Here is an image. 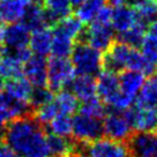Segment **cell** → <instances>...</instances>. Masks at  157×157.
I'll return each mask as SVG.
<instances>
[{
    "label": "cell",
    "mask_w": 157,
    "mask_h": 157,
    "mask_svg": "<svg viewBox=\"0 0 157 157\" xmlns=\"http://www.w3.org/2000/svg\"><path fill=\"white\" fill-rule=\"evenodd\" d=\"M4 139L21 157H49L48 135L34 117L22 116L7 125Z\"/></svg>",
    "instance_id": "cell-1"
},
{
    "label": "cell",
    "mask_w": 157,
    "mask_h": 157,
    "mask_svg": "<svg viewBox=\"0 0 157 157\" xmlns=\"http://www.w3.org/2000/svg\"><path fill=\"white\" fill-rule=\"evenodd\" d=\"M103 68L120 73L123 71H137L144 75L154 73V65L149 61L141 50L124 42L113 43L103 54Z\"/></svg>",
    "instance_id": "cell-2"
},
{
    "label": "cell",
    "mask_w": 157,
    "mask_h": 157,
    "mask_svg": "<svg viewBox=\"0 0 157 157\" xmlns=\"http://www.w3.org/2000/svg\"><path fill=\"white\" fill-rule=\"evenodd\" d=\"M71 63L78 75L96 76L103 69V52L84 43L75 44L71 53Z\"/></svg>",
    "instance_id": "cell-3"
},
{
    "label": "cell",
    "mask_w": 157,
    "mask_h": 157,
    "mask_svg": "<svg viewBox=\"0 0 157 157\" xmlns=\"http://www.w3.org/2000/svg\"><path fill=\"white\" fill-rule=\"evenodd\" d=\"M96 91L97 97L103 102L105 106H110L112 110L127 111L128 108L125 104L120 88L118 74L108 69H102L96 80Z\"/></svg>",
    "instance_id": "cell-4"
},
{
    "label": "cell",
    "mask_w": 157,
    "mask_h": 157,
    "mask_svg": "<svg viewBox=\"0 0 157 157\" xmlns=\"http://www.w3.org/2000/svg\"><path fill=\"white\" fill-rule=\"evenodd\" d=\"M78 152L82 157H132L125 141H117L106 136L81 144Z\"/></svg>",
    "instance_id": "cell-5"
},
{
    "label": "cell",
    "mask_w": 157,
    "mask_h": 157,
    "mask_svg": "<svg viewBox=\"0 0 157 157\" xmlns=\"http://www.w3.org/2000/svg\"><path fill=\"white\" fill-rule=\"evenodd\" d=\"M75 76V69L68 58L52 57L48 61V86L52 91L69 87Z\"/></svg>",
    "instance_id": "cell-6"
},
{
    "label": "cell",
    "mask_w": 157,
    "mask_h": 157,
    "mask_svg": "<svg viewBox=\"0 0 157 157\" xmlns=\"http://www.w3.org/2000/svg\"><path fill=\"white\" fill-rule=\"evenodd\" d=\"M82 36L87 44L101 52H105L114 43L116 33L111 25V21L95 17L93 22L89 23L88 28L83 31Z\"/></svg>",
    "instance_id": "cell-7"
},
{
    "label": "cell",
    "mask_w": 157,
    "mask_h": 157,
    "mask_svg": "<svg viewBox=\"0 0 157 157\" xmlns=\"http://www.w3.org/2000/svg\"><path fill=\"white\" fill-rule=\"evenodd\" d=\"M72 135L76 142L84 144L103 135L102 119L78 112L72 118Z\"/></svg>",
    "instance_id": "cell-8"
},
{
    "label": "cell",
    "mask_w": 157,
    "mask_h": 157,
    "mask_svg": "<svg viewBox=\"0 0 157 157\" xmlns=\"http://www.w3.org/2000/svg\"><path fill=\"white\" fill-rule=\"evenodd\" d=\"M103 134L117 141H127L133 134V128L126 111L111 110L102 118Z\"/></svg>",
    "instance_id": "cell-9"
},
{
    "label": "cell",
    "mask_w": 157,
    "mask_h": 157,
    "mask_svg": "<svg viewBox=\"0 0 157 157\" xmlns=\"http://www.w3.org/2000/svg\"><path fill=\"white\" fill-rule=\"evenodd\" d=\"M120 94L128 109L134 105L146 81V75L137 71H123L118 75Z\"/></svg>",
    "instance_id": "cell-10"
},
{
    "label": "cell",
    "mask_w": 157,
    "mask_h": 157,
    "mask_svg": "<svg viewBox=\"0 0 157 157\" xmlns=\"http://www.w3.org/2000/svg\"><path fill=\"white\" fill-rule=\"evenodd\" d=\"M126 112H127L133 131H135V132H154L157 129L156 109L134 104Z\"/></svg>",
    "instance_id": "cell-11"
},
{
    "label": "cell",
    "mask_w": 157,
    "mask_h": 157,
    "mask_svg": "<svg viewBox=\"0 0 157 157\" xmlns=\"http://www.w3.org/2000/svg\"><path fill=\"white\" fill-rule=\"evenodd\" d=\"M127 143L132 157H157V133L136 132Z\"/></svg>",
    "instance_id": "cell-12"
},
{
    "label": "cell",
    "mask_w": 157,
    "mask_h": 157,
    "mask_svg": "<svg viewBox=\"0 0 157 157\" xmlns=\"http://www.w3.org/2000/svg\"><path fill=\"white\" fill-rule=\"evenodd\" d=\"M23 76L34 88L48 86V61L44 57L31 56L23 65Z\"/></svg>",
    "instance_id": "cell-13"
},
{
    "label": "cell",
    "mask_w": 157,
    "mask_h": 157,
    "mask_svg": "<svg viewBox=\"0 0 157 157\" xmlns=\"http://www.w3.org/2000/svg\"><path fill=\"white\" fill-rule=\"evenodd\" d=\"M30 30L23 22H14L10 25H5V34L2 45L10 51L23 49L29 46Z\"/></svg>",
    "instance_id": "cell-14"
},
{
    "label": "cell",
    "mask_w": 157,
    "mask_h": 157,
    "mask_svg": "<svg viewBox=\"0 0 157 157\" xmlns=\"http://www.w3.org/2000/svg\"><path fill=\"white\" fill-rule=\"evenodd\" d=\"M34 0H0V20L7 23L21 22Z\"/></svg>",
    "instance_id": "cell-15"
},
{
    "label": "cell",
    "mask_w": 157,
    "mask_h": 157,
    "mask_svg": "<svg viewBox=\"0 0 157 157\" xmlns=\"http://www.w3.org/2000/svg\"><path fill=\"white\" fill-rule=\"evenodd\" d=\"M139 21L140 20L137 19L135 10L131 6L124 5L120 7L112 8L111 25H112L116 34L120 35L125 31H127Z\"/></svg>",
    "instance_id": "cell-16"
},
{
    "label": "cell",
    "mask_w": 157,
    "mask_h": 157,
    "mask_svg": "<svg viewBox=\"0 0 157 157\" xmlns=\"http://www.w3.org/2000/svg\"><path fill=\"white\" fill-rule=\"evenodd\" d=\"M69 87H71V91L75 95V97L78 98V102H81V103L97 97L95 76L76 74V76L74 78Z\"/></svg>",
    "instance_id": "cell-17"
},
{
    "label": "cell",
    "mask_w": 157,
    "mask_h": 157,
    "mask_svg": "<svg viewBox=\"0 0 157 157\" xmlns=\"http://www.w3.org/2000/svg\"><path fill=\"white\" fill-rule=\"evenodd\" d=\"M48 147L50 155L54 157H78V148L76 143L69 140L67 136L49 134Z\"/></svg>",
    "instance_id": "cell-18"
},
{
    "label": "cell",
    "mask_w": 157,
    "mask_h": 157,
    "mask_svg": "<svg viewBox=\"0 0 157 157\" xmlns=\"http://www.w3.org/2000/svg\"><path fill=\"white\" fill-rule=\"evenodd\" d=\"M52 46V30L49 27L40 28L30 33L29 49L39 57H46L51 54Z\"/></svg>",
    "instance_id": "cell-19"
},
{
    "label": "cell",
    "mask_w": 157,
    "mask_h": 157,
    "mask_svg": "<svg viewBox=\"0 0 157 157\" xmlns=\"http://www.w3.org/2000/svg\"><path fill=\"white\" fill-rule=\"evenodd\" d=\"M29 109V104L13 99L7 94H0V116L6 121H12L13 119L27 116Z\"/></svg>",
    "instance_id": "cell-20"
},
{
    "label": "cell",
    "mask_w": 157,
    "mask_h": 157,
    "mask_svg": "<svg viewBox=\"0 0 157 157\" xmlns=\"http://www.w3.org/2000/svg\"><path fill=\"white\" fill-rule=\"evenodd\" d=\"M33 90H34V87L23 76L10 78L5 84V94H7L13 99H16L22 103H27L29 105Z\"/></svg>",
    "instance_id": "cell-21"
},
{
    "label": "cell",
    "mask_w": 157,
    "mask_h": 157,
    "mask_svg": "<svg viewBox=\"0 0 157 157\" xmlns=\"http://www.w3.org/2000/svg\"><path fill=\"white\" fill-rule=\"evenodd\" d=\"M21 22H23L27 25V28L30 30V33L34 30L40 29V28L49 27L51 25V21H50L46 12H45L44 7H42L39 4H35V2H33L28 7V10L25 12Z\"/></svg>",
    "instance_id": "cell-22"
},
{
    "label": "cell",
    "mask_w": 157,
    "mask_h": 157,
    "mask_svg": "<svg viewBox=\"0 0 157 157\" xmlns=\"http://www.w3.org/2000/svg\"><path fill=\"white\" fill-rule=\"evenodd\" d=\"M134 104L148 108H157V73L149 74V78H146L142 89Z\"/></svg>",
    "instance_id": "cell-23"
},
{
    "label": "cell",
    "mask_w": 157,
    "mask_h": 157,
    "mask_svg": "<svg viewBox=\"0 0 157 157\" xmlns=\"http://www.w3.org/2000/svg\"><path fill=\"white\" fill-rule=\"evenodd\" d=\"M105 5L106 0H83L78 7H75V16L83 25H89Z\"/></svg>",
    "instance_id": "cell-24"
},
{
    "label": "cell",
    "mask_w": 157,
    "mask_h": 157,
    "mask_svg": "<svg viewBox=\"0 0 157 157\" xmlns=\"http://www.w3.org/2000/svg\"><path fill=\"white\" fill-rule=\"evenodd\" d=\"M72 8L71 0H44V10L51 23L71 15Z\"/></svg>",
    "instance_id": "cell-25"
},
{
    "label": "cell",
    "mask_w": 157,
    "mask_h": 157,
    "mask_svg": "<svg viewBox=\"0 0 157 157\" xmlns=\"http://www.w3.org/2000/svg\"><path fill=\"white\" fill-rule=\"evenodd\" d=\"M53 101L57 105L59 113L73 116L78 112L80 108L78 99L71 90H59L58 94L53 97Z\"/></svg>",
    "instance_id": "cell-26"
},
{
    "label": "cell",
    "mask_w": 157,
    "mask_h": 157,
    "mask_svg": "<svg viewBox=\"0 0 157 157\" xmlns=\"http://www.w3.org/2000/svg\"><path fill=\"white\" fill-rule=\"evenodd\" d=\"M23 63L10 52L4 54L0 63V74L5 78H16L23 76Z\"/></svg>",
    "instance_id": "cell-27"
},
{
    "label": "cell",
    "mask_w": 157,
    "mask_h": 157,
    "mask_svg": "<svg viewBox=\"0 0 157 157\" xmlns=\"http://www.w3.org/2000/svg\"><path fill=\"white\" fill-rule=\"evenodd\" d=\"M75 44L76 42L72 38L52 30V46H51L52 57L69 58Z\"/></svg>",
    "instance_id": "cell-28"
},
{
    "label": "cell",
    "mask_w": 157,
    "mask_h": 157,
    "mask_svg": "<svg viewBox=\"0 0 157 157\" xmlns=\"http://www.w3.org/2000/svg\"><path fill=\"white\" fill-rule=\"evenodd\" d=\"M146 28H147V25L139 21L127 31L119 35L120 42H124L131 46L140 48L144 39V36H146Z\"/></svg>",
    "instance_id": "cell-29"
},
{
    "label": "cell",
    "mask_w": 157,
    "mask_h": 157,
    "mask_svg": "<svg viewBox=\"0 0 157 157\" xmlns=\"http://www.w3.org/2000/svg\"><path fill=\"white\" fill-rule=\"evenodd\" d=\"M51 134L60 136H69L72 134V116L58 113L49 123Z\"/></svg>",
    "instance_id": "cell-30"
},
{
    "label": "cell",
    "mask_w": 157,
    "mask_h": 157,
    "mask_svg": "<svg viewBox=\"0 0 157 157\" xmlns=\"http://www.w3.org/2000/svg\"><path fill=\"white\" fill-rule=\"evenodd\" d=\"M133 8L136 13L137 19L146 25L157 17V0H141Z\"/></svg>",
    "instance_id": "cell-31"
},
{
    "label": "cell",
    "mask_w": 157,
    "mask_h": 157,
    "mask_svg": "<svg viewBox=\"0 0 157 157\" xmlns=\"http://www.w3.org/2000/svg\"><path fill=\"white\" fill-rule=\"evenodd\" d=\"M78 112L84 113L87 116L102 119L104 114L106 113V109L103 102L98 97H95L93 99H89L87 102H83L82 105L78 108Z\"/></svg>",
    "instance_id": "cell-32"
},
{
    "label": "cell",
    "mask_w": 157,
    "mask_h": 157,
    "mask_svg": "<svg viewBox=\"0 0 157 157\" xmlns=\"http://www.w3.org/2000/svg\"><path fill=\"white\" fill-rule=\"evenodd\" d=\"M59 113L57 105L54 103V101H50L49 103L40 105L38 108H36L34 113V118L38 121L39 124H49L57 114Z\"/></svg>",
    "instance_id": "cell-33"
},
{
    "label": "cell",
    "mask_w": 157,
    "mask_h": 157,
    "mask_svg": "<svg viewBox=\"0 0 157 157\" xmlns=\"http://www.w3.org/2000/svg\"><path fill=\"white\" fill-rule=\"evenodd\" d=\"M54 97L52 90L46 87H39V88H34L31 97H30V106L33 108H38L40 105L49 103Z\"/></svg>",
    "instance_id": "cell-34"
},
{
    "label": "cell",
    "mask_w": 157,
    "mask_h": 157,
    "mask_svg": "<svg viewBox=\"0 0 157 157\" xmlns=\"http://www.w3.org/2000/svg\"><path fill=\"white\" fill-rule=\"evenodd\" d=\"M144 39L148 42H151L154 44H157V17L147 25Z\"/></svg>",
    "instance_id": "cell-35"
},
{
    "label": "cell",
    "mask_w": 157,
    "mask_h": 157,
    "mask_svg": "<svg viewBox=\"0 0 157 157\" xmlns=\"http://www.w3.org/2000/svg\"><path fill=\"white\" fill-rule=\"evenodd\" d=\"M0 157H21L7 143L0 142Z\"/></svg>",
    "instance_id": "cell-36"
},
{
    "label": "cell",
    "mask_w": 157,
    "mask_h": 157,
    "mask_svg": "<svg viewBox=\"0 0 157 157\" xmlns=\"http://www.w3.org/2000/svg\"><path fill=\"white\" fill-rule=\"evenodd\" d=\"M7 123H8V121H6L5 119L0 116V141L5 136L6 128H7Z\"/></svg>",
    "instance_id": "cell-37"
},
{
    "label": "cell",
    "mask_w": 157,
    "mask_h": 157,
    "mask_svg": "<svg viewBox=\"0 0 157 157\" xmlns=\"http://www.w3.org/2000/svg\"><path fill=\"white\" fill-rule=\"evenodd\" d=\"M106 2H109V6L112 8L126 5V0H106Z\"/></svg>",
    "instance_id": "cell-38"
},
{
    "label": "cell",
    "mask_w": 157,
    "mask_h": 157,
    "mask_svg": "<svg viewBox=\"0 0 157 157\" xmlns=\"http://www.w3.org/2000/svg\"><path fill=\"white\" fill-rule=\"evenodd\" d=\"M5 84H6V80L5 78L0 74V94L2 93L4 90H5Z\"/></svg>",
    "instance_id": "cell-39"
},
{
    "label": "cell",
    "mask_w": 157,
    "mask_h": 157,
    "mask_svg": "<svg viewBox=\"0 0 157 157\" xmlns=\"http://www.w3.org/2000/svg\"><path fill=\"white\" fill-rule=\"evenodd\" d=\"M140 1L141 0H126V5L131 6V7H135Z\"/></svg>",
    "instance_id": "cell-40"
},
{
    "label": "cell",
    "mask_w": 157,
    "mask_h": 157,
    "mask_svg": "<svg viewBox=\"0 0 157 157\" xmlns=\"http://www.w3.org/2000/svg\"><path fill=\"white\" fill-rule=\"evenodd\" d=\"M82 1H83V0H71V4H72L73 7H78Z\"/></svg>",
    "instance_id": "cell-41"
},
{
    "label": "cell",
    "mask_w": 157,
    "mask_h": 157,
    "mask_svg": "<svg viewBox=\"0 0 157 157\" xmlns=\"http://www.w3.org/2000/svg\"><path fill=\"white\" fill-rule=\"evenodd\" d=\"M152 65H154V68L157 69V51L154 56V59H152Z\"/></svg>",
    "instance_id": "cell-42"
},
{
    "label": "cell",
    "mask_w": 157,
    "mask_h": 157,
    "mask_svg": "<svg viewBox=\"0 0 157 157\" xmlns=\"http://www.w3.org/2000/svg\"><path fill=\"white\" fill-rule=\"evenodd\" d=\"M4 54H5V50L2 49V46H0V63H1V59L4 57Z\"/></svg>",
    "instance_id": "cell-43"
},
{
    "label": "cell",
    "mask_w": 157,
    "mask_h": 157,
    "mask_svg": "<svg viewBox=\"0 0 157 157\" xmlns=\"http://www.w3.org/2000/svg\"><path fill=\"white\" fill-rule=\"evenodd\" d=\"M38 1H40V0H38Z\"/></svg>",
    "instance_id": "cell-44"
},
{
    "label": "cell",
    "mask_w": 157,
    "mask_h": 157,
    "mask_svg": "<svg viewBox=\"0 0 157 157\" xmlns=\"http://www.w3.org/2000/svg\"><path fill=\"white\" fill-rule=\"evenodd\" d=\"M156 110H157V108H156Z\"/></svg>",
    "instance_id": "cell-45"
}]
</instances>
